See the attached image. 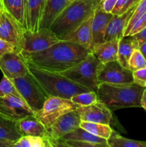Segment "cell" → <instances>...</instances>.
Here are the masks:
<instances>
[{
	"mask_svg": "<svg viewBox=\"0 0 146 147\" xmlns=\"http://www.w3.org/2000/svg\"><path fill=\"white\" fill-rule=\"evenodd\" d=\"M91 51L74 42L60 40L37 53H21L26 60L44 70L62 73L84 60Z\"/></svg>",
	"mask_w": 146,
	"mask_h": 147,
	"instance_id": "cell-1",
	"label": "cell"
},
{
	"mask_svg": "<svg viewBox=\"0 0 146 147\" xmlns=\"http://www.w3.org/2000/svg\"><path fill=\"white\" fill-rule=\"evenodd\" d=\"M145 88L135 83L113 84L99 83L97 100L113 111L141 107V98Z\"/></svg>",
	"mask_w": 146,
	"mask_h": 147,
	"instance_id": "cell-2",
	"label": "cell"
},
{
	"mask_svg": "<svg viewBox=\"0 0 146 147\" xmlns=\"http://www.w3.org/2000/svg\"><path fill=\"white\" fill-rule=\"evenodd\" d=\"M26 61L29 72L49 97L54 96L71 99L75 95L90 90L87 88L69 80L61 73L44 70L28 60Z\"/></svg>",
	"mask_w": 146,
	"mask_h": 147,
	"instance_id": "cell-3",
	"label": "cell"
},
{
	"mask_svg": "<svg viewBox=\"0 0 146 147\" xmlns=\"http://www.w3.org/2000/svg\"><path fill=\"white\" fill-rule=\"evenodd\" d=\"M102 0H76L56 18L50 29L60 38L72 32L94 12Z\"/></svg>",
	"mask_w": 146,
	"mask_h": 147,
	"instance_id": "cell-4",
	"label": "cell"
},
{
	"mask_svg": "<svg viewBox=\"0 0 146 147\" xmlns=\"http://www.w3.org/2000/svg\"><path fill=\"white\" fill-rule=\"evenodd\" d=\"M100 63L91 52L81 62L60 73L69 80L96 92L99 85L97 70Z\"/></svg>",
	"mask_w": 146,
	"mask_h": 147,
	"instance_id": "cell-5",
	"label": "cell"
},
{
	"mask_svg": "<svg viewBox=\"0 0 146 147\" xmlns=\"http://www.w3.org/2000/svg\"><path fill=\"white\" fill-rule=\"evenodd\" d=\"M11 80L23 100L34 113L43 107L49 96L30 72L26 76Z\"/></svg>",
	"mask_w": 146,
	"mask_h": 147,
	"instance_id": "cell-6",
	"label": "cell"
},
{
	"mask_svg": "<svg viewBox=\"0 0 146 147\" xmlns=\"http://www.w3.org/2000/svg\"><path fill=\"white\" fill-rule=\"evenodd\" d=\"M79 106L70 99L50 96L46 100L43 107L36 112L34 116L47 129L60 116L72 111L77 110Z\"/></svg>",
	"mask_w": 146,
	"mask_h": 147,
	"instance_id": "cell-7",
	"label": "cell"
},
{
	"mask_svg": "<svg viewBox=\"0 0 146 147\" xmlns=\"http://www.w3.org/2000/svg\"><path fill=\"white\" fill-rule=\"evenodd\" d=\"M59 37L50 28H40L33 32L25 30L21 53H37L51 47L60 41Z\"/></svg>",
	"mask_w": 146,
	"mask_h": 147,
	"instance_id": "cell-8",
	"label": "cell"
},
{
	"mask_svg": "<svg viewBox=\"0 0 146 147\" xmlns=\"http://www.w3.org/2000/svg\"><path fill=\"white\" fill-rule=\"evenodd\" d=\"M24 28L4 7L0 9V38L14 45L18 51L22 50Z\"/></svg>",
	"mask_w": 146,
	"mask_h": 147,
	"instance_id": "cell-9",
	"label": "cell"
},
{
	"mask_svg": "<svg viewBox=\"0 0 146 147\" xmlns=\"http://www.w3.org/2000/svg\"><path fill=\"white\" fill-rule=\"evenodd\" d=\"M99 83L113 84L134 83L133 72L120 65L117 60L99 64L97 70Z\"/></svg>",
	"mask_w": 146,
	"mask_h": 147,
	"instance_id": "cell-10",
	"label": "cell"
},
{
	"mask_svg": "<svg viewBox=\"0 0 146 147\" xmlns=\"http://www.w3.org/2000/svg\"><path fill=\"white\" fill-rule=\"evenodd\" d=\"M81 119L77 110L72 111L60 116L51 126L47 129V138L51 142L53 147H55L57 140L67 134L80 127Z\"/></svg>",
	"mask_w": 146,
	"mask_h": 147,
	"instance_id": "cell-11",
	"label": "cell"
},
{
	"mask_svg": "<svg viewBox=\"0 0 146 147\" xmlns=\"http://www.w3.org/2000/svg\"><path fill=\"white\" fill-rule=\"evenodd\" d=\"M34 115V111L23 100L12 96H0V116L12 121Z\"/></svg>",
	"mask_w": 146,
	"mask_h": 147,
	"instance_id": "cell-12",
	"label": "cell"
},
{
	"mask_svg": "<svg viewBox=\"0 0 146 147\" xmlns=\"http://www.w3.org/2000/svg\"><path fill=\"white\" fill-rule=\"evenodd\" d=\"M0 70L9 79L22 77L29 73L27 61L21 53H10L0 57Z\"/></svg>",
	"mask_w": 146,
	"mask_h": 147,
	"instance_id": "cell-13",
	"label": "cell"
},
{
	"mask_svg": "<svg viewBox=\"0 0 146 147\" xmlns=\"http://www.w3.org/2000/svg\"><path fill=\"white\" fill-rule=\"evenodd\" d=\"M77 111L82 121L110 125L113 120L112 111L99 100L89 106H79Z\"/></svg>",
	"mask_w": 146,
	"mask_h": 147,
	"instance_id": "cell-14",
	"label": "cell"
},
{
	"mask_svg": "<svg viewBox=\"0 0 146 147\" xmlns=\"http://www.w3.org/2000/svg\"><path fill=\"white\" fill-rule=\"evenodd\" d=\"M94 13H92L89 18L80 24L79 27H77L72 32L65 34L59 39L60 40L74 42L92 52L93 47L92 22Z\"/></svg>",
	"mask_w": 146,
	"mask_h": 147,
	"instance_id": "cell-15",
	"label": "cell"
},
{
	"mask_svg": "<svg viewBox=\"0 0 146 147\" xmlns=\"http://www.w3.org/2000/svg\"><path fill=\"white\" fill-rule=\"evenodd\" d=\"M137 4L123 14H113L106 30L104 41L113 39H120L123 37L126 27L135 10Z\"/></svg>",
	"mask_w": 146,
	"mask_h": 147,
	"instance_id": "cell-16",
	"label": "cell"
},
{
	"mask_svg": "<svg viewBox=\"0 0 146 147\" xmlns=\"http://www.w3.org/2000/svg\"><path fill=\"white\" fill-rule=\"evenodd\" d=\"M113 16L111 12H106L102 9L101 3L96 8L92 22L93 46L104 41L106 30Z\"/></svg>",
	"mask_w": 146,
	"mask_h": 147,
	"instance_id": "cell-17",
	"label": "cell"
},
{
	"mask_svg": "<svg viewBox=\"0 0 146 147\" xmlns=\"http://www.w3.org/2000/svg\"><path fill=\"white\" fill-rule=\"evenodd\" d=\"M47 0H27L26 9L27 30L38 31Z\"/></svg>",
	"mask_w": 146,
	"mask_h": 147,
	"instance_id": "cell-18",
	"label": "cell"
},
{
	"mask_svg": "<svg viewBox=\"0 0 146 147\" xmlns=\"http://www.w3.org/2000/svg\"><path fill=\"white\" fill-rule=\"evenodd\" d=\"M119 40L120 39H113L95 45L92 49V53L101 63L117 60Z\"/></svg>",
	"mask_w": 146,
	"mask_h": 147,
	"instance_id": "cell-19",
	"label": "cell"
},
{
	"mask_svg": "<svg viewBox=\"0 0 146 147\" xmlns=\"http://www.w3.org/2000/svg\"><path fill=\"white\" fill-rule=\"evenodd\" d=\"M70 3L69 0H47L40 28H50L56 18Z\"/></svg>",
	"mask_w": 146,
	"mask_h": 147,
	"instance_id": "cell-20",
	"label": "cell"
},
{
	"mask_svg": "<svg viewBox=\"0 0 146 147\" xmlns=\"http://www.w3.org/2000/svg\"><path fill=\"white\" fill-rule=\"evenodd\" d=\"M17 125L23 136H39L47 138V129L34 115L18 121Z\"/></svg>",
	"mask_w": 146,
	"mask_h": 147,
	"instance_id": "cell-21",
	"label": "cell"
},
{
	"mask_svg": "<svg viewBox=\"0 0 146 147\" xmlns=\"http://www.w3.org/2000/svg\"><path fill=\"white\" fill-rule=\"evenodd\" d=\"M139 48L133 36H125L119 40L117 61L125 68H128V62L135 49Z\"/></svg>",
	"mask_w": 146,
	"mask_h": 147,
	"instance_id": "cell-22",
	"label": "cell"
},
{
	"mask_svg": "<svg viewBox=\"0 0 146 147\" xmlns=\"http://www.w3.org/2000/svg\"><path fill=\"white\" fill-rule=\"evenodd\" d=\"M27 0H1V4L4 9L10 13L25 29H27Z\"/></svg>",
	"mask_w": 146,
	"mask_h": 147,
	"instance_id": "cell-23",
	"label": "cell"
},
{
	"mask_svg": "<svg viewBox=\"0 0 146 147\" xmlns=\"http://www.w3.org/2000/svg\"><path fill=\"white\" fill-rule=\"evenodd\" d=\"M23 136L17 127V122L0 116V140L15 143Z\"/></svg>",
	"mask_w": 146,
	"mask_h": 147,
	"instance_id": "cell-24",
	"label": "cell"
},
{
	"mask_svg": "<svg viewBox=\"0 0 146 147\" xmlns=\"http://www.w3.org/2000/svg\"><path fill=\"white\" fill-rule=\"evenodd\" d=\"M60 139H64V140H66V139L80 140L83 141V142H91V143L100 144L104 145L105 147H109L108 145H107V139L95 136V135L90 133V132L84 130V129L81 127L77 128L67 134Z\"/></svg>",
	"mask_w": 146,
	"mask_h": 147,
	"instance_id": "cell-25",
	"label": "cell"
},
{
	"mask_svg": "<svg viewBox=\"0 0 146 147\" xmlns=\"http://www.w3.org/2000/svg\"><path fill=\"white\" fill-rule=\"evenodd\" d=\"M80 127L82 128L84 130L87 131L95 136L105 139H108L113 131L110 125L100 123H92V122L81 121Z\"/></svg>",
	"mask_w": 146,
	"mask_h": 147,
	"instance_id": "cell-26",
	"label": "cell"
},
{
	"mask_svg": "<svg viewBox=\"0 0 146 147\" xmlns=\"http://www.w3.org/2000/svg\"><path fill=\"white\" fill-rule=\"evenodd\" d=\"M14 147H53L50 139L39 136H23L14 143Z\"/></svg>",
	"mask_w": 146,
	"mask_h": 147,
	"instance_id": "cell-27",
	"label": "cell"
},
{
	"mask_svg": "<svg viewBox=\"0 0 146 147\" xmlns=\"http://www.w3.org/2000/svg\"><path fill=\"white\" fill-rule=\"evenodd\" d=\"M109 147H146V142L133 140L123 137L113 131L107 139Z\"/></svg>",
	"mask_w": 146,
	"mask_h": 147,
	"instance_id": "cell-28",
	"label": "cell"
},
{
	"mask_svg": "<svg viewBox=\"0 0 146 147\" xmlns=\"http://www.w3.org/2000/svg\"><path fill=\"white\" fill-rule=\"evenodd\" d=\"M70 100L77 104L80 106H89V105L93 104L97 101V96L95 91L90 90V91L83 92V93H79L72 96Z\"/></svg>",
	"mask_w": 146,
	"mask_h": 147,
	"instance_id": "cell-29",
	"label": "cell"
},
{
	"mask_svg": "<svg viewBox=\"0 0 146 147\" xmlns=\"http://www.w3.org/2000/svg\"><path fill=\"white\" fill-rule=\"evenodd\" d=\"M15 96V97L23 100L21 95L19 93L18 90L14 86V83L11 81V79L4 76L0 81V96Z\"/></svg>",
	"mask_w": 146,
	"mask_h": 147,
	"instance_id": "cell-30",
	"label": "cell"
},
{
	"mask_svg": "<svg viewBox=\"0 0 146 147\" xmlns=\"http://www.w3.org/2000/svg\"><path fill=\"white\" fill-rule=\"evenodd\" d=\"M146 67V59L139 48L133 50L128 62V69L132 72Z\"/></svg>",
	"mask_w": 146,
	"mask_h": 147,
	"instance_id": "cell-31",
	"label": "cell"
},
{
	"mask_svg": "<svg viewBox=\"0 0 146 147\" xmlns=\"http://www.w3.org/2000/svg\"><path fill=\"white\" fill-rule=\"evenodd\" d=\"M105 147L100 144H94L91 142H83L80 140H73V139H59L56 142L55 147Z\"/></svg>",
	"mask_w": 146,
	"mask_h": 147,
	"instance_id": "cell-32",
	"label": "cell"
},
{
	"mask_svg": "<svg viewBox=\"0 0 146 147\" xmlns=\"http://www.w3.org/2000/svg\"><path fill=\"white\" fill-rule=\"evenodd\" d=\"M146 12V0H140L139 2L137 3V7H136L134 13H133V16L130 18V21H129L128 24H127V27L125 29V31L124 32L125 36H127L129 32L131 30V28L133 27V26L134 25L135 23L137 21L139 18L141 17L143 14H144Z\"/></svg>",
	"mask_w": 146,
	"mask_h": 147,
	"instance_id": "cell-33",
	"label": "cell"
},
{
	"mask_svg": "<svg viewBox=\"0 0 146 147\" xmlns=\"http://www.w3.org/2000/svg\"><path fill=\"white\" fill-rule=\"evenodd\" d=\"M140 0H117L111 13L113 14L120 15L128 11L130 8L139 2Z\"/></svg>",
	"mask_w": 146,
	"mask_h": 147,
	"instance_id": "cell-34",
	"label": "cell"
},
{
	"mask_svg": "<svg viewBox=\"0 0 146 147\" xmlns=\"http://www.w3.org/2000/svg\"><path fill=\"white\" fill-rule=\"evenodd\" d=\"M146 27V12L137 20L129 32L127 36H132L137 34Z\"/></svg>",
	"mask_w": 146,
	"mask_h": 147,
	"instance_id": "cell-35",
	"label": "cell"
},
{
	"mask_svg": "<svg viewBox=\"0 0 146 147\" xmlns=\"http://www.w3.org/2000/svg\"><path fill=\"white\" fill-rule=\"evenodd\" d=\"M134 83L145 88L146 85V67L133 72Z\"/></svg>",
	"mask_w": 146,
	"mask_h": 147,
	"instance_id": "cell-36",
	"label": "cell"
},
{
	"mask_svg": "<svg viewBox=\"0 0 146 147\" xmlns=\"http://www.w3.org/2000/svg\"><path fill=\"white\" fill-rule=\"evenodd\" d=\"M18 53L17 47L11 43L0 38V57L10 53Z\"/></svg>",
	"mask_w": 146,
	"mask_h": 147,
	"instance_id": "cell-37",
	"label": "cell"
},
{
	"mask_svg": "<svg viewBox=\"0 0 146 147\" xmlns=\"http://www.w3.org/2000/svg\"><path fill=\"white\" fill-rule=\"evenodd\" d=\"M132 36H133V38L135 39V42H137L138 47H140V46L142 45L143 43L146 42V27L140 32H139L138 33Z\"/></svg>",
	"mask_w": 146,
	"mask_h": 147,
	"instance_id": "cell-38",
	"label": "cell"
},
{
	"mask_svg": "<svg viewBox=\"0 0 146 147\" xmlns=\"http://www.w3.org/2000/svg\"><path fill=\"white\" fill-rule=\"evenodd\" d=\"M117 0H102L101 2L102 9L106 12H111Z\"/></svg>",
	"mask_w": 146,
	"mask_h": 147,
	"instance_id": "cell-39",
	"label": "cell"
},
{
	"mask_svg": "<svg viewBox=\"0 0 146 147\" xmlns=\"http://www.w3.org/2000/svg\"><path fill=\"white\" fill-rule=\"evenodd\" d=\"M141 107L143 108L145 110H146V88L143 91V96L141 98Z\"/></svg>",
	"mask_w": 146,
	"mask_h": 147,
	"instance_id": "cell-40",
	"label": "cell"
},
{
	"mask_svg": "<svg viewBox=\"0 0 146 147\" xmlns=\"http://www.w3.org/2000/svg\"><path fill=\"white\" fill-rule=\"evenodd\" d=\"M14 144L13 142L0 140V147H14Z\"/></svg>",
	"mask_w": 146,
	"mask_h": 147,
	"instance_id": "cell-41",
	"label": "cell"
},
{
	"mask_svg": "<svg viewBox=\"0 0 146 147\" xmlns=\"http://www.w3.org/2000/svg\"><path fill=\"white\" fill-rule=\"evenodd\" d=\"M139 50H140V52L142 53V54L144 55L145 58L146 59V42L143 43L142 45H140V47H139Z\"/></svg>",
	"mask_w": 146,
	"mask_h": 147,
	"instance_id": "cell-42",
	"label": "cell"
},
{
	"mask_svg": "<svg viewBox=\"0 0 146 147\" xmlns=\"http://www.w3.org/2000/svg\"><path fill=\"white\" fill-rule=\"evenodd\" d=\"M1 7H2V4H1V0H0V9Z\"/></svg>",
	"mask_w": 146,
	"mask_h": 147,
	"instance_id": "cell-43",
	"label": "cell"
},
{
	"mask_svg": "<svg viewBox=\"0 0 146 147\" xmlns=\"http://www.w3.org/2000/svg\"><path fill=\"white\" fill-rule=\"evenodd\" d=\"M69 1H70V2H73V1H76V0H69Z\"/></svg>",
	"mask_w": 146,
	"mask_h": 147,
	"instance_id": "cell-44",
	"label": "cell"
},
{
	"mask_svg": "<svg viewBox=\"0 0 146 147\" xmlns=\"http://www.w3.org/2000/svg\"><path fill=\"white\" fill-rule=\"evenodd\" d=\"M145 88H146V85H145Z\"/></svg>",
	"mask_w": 146,
	"mask_h": 147,
	"instance_id": "cell-45",
	"label": "cell"
}]
</instances>
